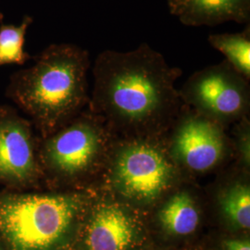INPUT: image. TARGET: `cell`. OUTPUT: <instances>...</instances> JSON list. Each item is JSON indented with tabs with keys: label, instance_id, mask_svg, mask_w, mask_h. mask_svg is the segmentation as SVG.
Returning <instances> with one entry per match:
<instances>
[{
	"label": "cell",
	"instance_id": "1",
	"mask_svg": "<svg viewBox=\"0 0 250 250\" xmlns=\"http://www.w3.org/2000/svg\"><path fill=\"white\" fill-rule=\"evenodd\" d=\"M87 109L113 133L128 137L167 132L183 107L175 83L183 72L147 44L131 51L105 50L93 66Z\"/></svg>",
	"mask_w": 250,
	"mask_h": 250
},
{
	"label": "cell",
	"instance_id": "2",
	"mask_svg": "<svg viewBox=\"0 0 250 250\" xmlns=\"http://www.w3.org/2000/svg\"><path fill=\"white\" fill-rule=\"evenodd\" d=\"M33 59L31 67L11 74L6 96L45 137L87 107L89 53L78 45L63 43L48 45Z\"/></svg>",
	"mask_w": 250,
	"mask_h": 250
},
{
	"label": "cell",
	"instance_id": "3",
	"mask_svg": "<svg viewBox=\"0 0 250 250\" xmlns=\"http://www.w3.org/2000/svg\"><path fill=\"white\" fill-rule=\"evenodd\" d=\"M75 194L0 193L2 250H60L82 208Z\"/></svg>",
	"mask_w": 250,
	"mask_h": 250
},
{
	"label": "cell",
	"instance_id": "4",
	"mask_svg": "<svg viewBox=\"0 0 250 250\" xmlns=\"http://www.w3.org/2000/svg\"><path fill=\"white\" fill-rule=\"evenodd\" d=\"M112 133L101 117L85 108L56 132L38 139L41 170L62 180L83 177L101 162Z\"/></svg>",
	"mask_w": 250,
	"mask_h": 250
},
{
	"label": "cell",
	"instance_id": "5",
	"mask_svg": "<svg viewBox=\"0 0 250 250\" xmlns=\"http://www.w3.org/2000/svg\"><path fill=\"white\" fill-rule=\"evenodd\" d=\"M156 137H127L111 153L108 178L125 197L151 200L176 178L179 168Z\"/></svg>",
	"mask_w": 250,
	"mask_h": 250
},
{
	"label": "cell",
	"instance_id": "6",
	"mask_svg": "<svg viewBox=\"0 0 250 250\" xmlns=\"http://www.w3.org/2000/svg\"><path fill=\"white\" fill-rule=\"evenodd\" d=\"M179 93L185 105L225 128L250 115V80L226 61L194 72Z\"/></svg>",
	"mask_w": 250,
	"mask_h": 250
},
{
	"label": "cell",
	"instance_id": "7",
	"mask_svg": "<svg viewBox=\"0 0 250 250\" xmlns=\"http://www.w3.org/2000/svg\"><path fill=\"white\" fill-rule=\"evenodd\" d=\"M167 131L166 148L178 168L204 173L218 167L228 154L225 127L185 104Z\"/></svg>",
	"mask_w": 250,
	"mask_h": 250
},
{
	"label": "cell",
	"instance_id": "8",
	"mask_svg": "<svg viewBox=\"0 0 250 250\" xmlns=\"http://www.w3.org/2000/svg\"><path fill=\"white\" fill-rule=\"evenodd\" d=\"M34 125L16 108L0 105V185L22 189L35 185L42 173Z\"/></svg>",
	"mask_w": 250,
	"mask_h": 250
},
{
	"label": "cell",
	"instance_id": "9",
	"mask_svg": "<svg viewBox=\"0 0 250 250\" xmlns=\"http://www.w3.org/2000/svg\"><path fill=\"white\" fill-rule=\"evenodd\" d=\"M170 13L188 26L249 22L250 0H169Z\"/></svg>",
	"mask_w": 250,
	"mask_h": 250
},
{
	"label": "cell",
	"instance_id": "10",
	"mask_svg": "<svg viewBox=\"0 0 250 250\" xmlns=\"http://www.w3.org/2000/svg\"><path fill=\"white\" fill-rule=\"evenodd\" d=\"M134 238V224L125 210L105 205L90 220L85 245L87 250H127Z\"/></svg>",
	"mask_w": 250,
	"mask_h": 250
},
{
	"label": "cell",
	"instance_id": "11",
	"mask_svg": "<svg viewBox=\"0 0 250 250\" xmlns=\"http://www.w3.org/2000/svg\"><path fill=\"white\" fill-rule=\"evenodd\" d=\"M162 227L171 234L188 235L197 229L199 215L189 194L178 193L170 197L160 211Z\"/></svg>",
	"mask_w": 250,
	"mask_h": 250
},
{
	"label": "cell",
	"instance_id": "12",
	"mask_svg": "<svg viewBox=\"0 0 250 250\" xmlns=\"http://www.w3.org/2000/svg\"><path fill=\"white\" fill-rule=\"evenodd\" d=\"M208 43L225 56L226 62L246 79H250V28L241 33L208 36Z\"/></svg>",
	"mask_w": 250,
	"mask_h": 250
},
{
	"label": "cell",
	"instance_id": "13",
	"mask_svg": "<svg viewBox=\"0 0 250 250\" xmlns=\"http://www.w3.org/2000/svg\"><path fill=\"white\" fill-rule=\"evenodd\" d=\"M33 18L25 16L20 25L3 24L0 26V67L3 65H23L32 57L24 51L27 29Z\"/></svg>",
	"mask_w": 250,
	"mask_h": 250
},
{
	"label": "cell",
	"instance_id": "14",
	"mask_svg": "<svg viewBox=\"0 0 250 250\" xmlns=\"http://www.w3.org/2000/svg\"><path fill=\"white\" fill-rule=\"evenodd\" d=\"M221 207L225 217L241 229L250 227V188L243 181L232 183L224 190Z\"/></svg>",
	"mask_w": 250,
	"mask_h": 250
},
{
	"label": "cell",
	"instance_id": "15",
	"mask_svg": "<svg viewBox=\"0 0 250 250\" xmlns=\"http://www.w3.org/2000/svg\"><path fill=\"white\" fill-rule=\"evenodd\" d=\"M235 146L243 166L250 168V115L245 116L235 124Z\"/></svg>",
	"mask_w": 250,
	"mask_h": 250
},
{
	"label": "cell",
	"instance_id": "16",
	"mask_svg": "<svg viewBox=\"0 0 250 250\" xmlns=\"http://www.w3.org/2000/svg\"><path fill=\"white\" fill-rule=\"evenodd\" d=\"M224 250H250L249 239H228L224 242Z\"/></svg>",
	"mask_w": 250,
	"mask_h": 250
},
{
	"label": "cell",
	"instance_id": "17",
	"mask_svg": "<svg viewBox=\"0 0 250 250\" xmlns=\"http://www.w3.org/2000/svg\"><path fill=\"white\" fill-rule=\"evenodd\" d=\"M2 21H3V15L1 14V12H0V21L2 22Z\"/></svg>",
	"mask_w": 250,
	"mask_h": 250
},
{
	"label": "cell",
	"instance_id": "18",
	"mask_svg": "<svg viewBox=\"0 0 250 250\" xmlns=\"http://www.w3.org/2000/svg\"><path fill=\"white\" fill-rule=\"evenodd\" d=\"M0 250H2V249H1V246H0Z\"/></svg>",
	"mask_w": 250,
	"mask_h": 250
}]
</instances>
